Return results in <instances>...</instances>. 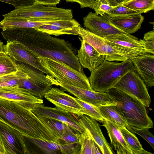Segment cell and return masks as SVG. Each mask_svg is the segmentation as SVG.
<instances>
[{
	"label": "cell",
	"mask_w": 154,
	"mask_h": 154,
	"mask_svg": "<svg viewBox=\"0 0 154 154\" xmlns=\"http://www.w3.org/2000/svg\"><path fill=\"white\" fill-rule=\"evenodd\" d=\"M1 33L6 41L19 42L37 57L52 59L78 71L84 72L76 55V49L67 41L33 28H8L2 30Z\"/></svg>",
	"instance_id": "obj_1"
},
{
	"label": "cell",
	"mask_w": 154,
	"mask_h": 154,
	"mask_svg": "<svg viewBox=\"0 0 154 154\" xmlns=\"http://www.w3.org/2000/svg\"><path fill=\"white\" fill-rule=\"evenodd\" d=\"M0 120L23 134L58 143V139L31 109L16 102L0 98Z\"/></svg>",
	"instance_id": "obj_2"
},
{
	"label": "cell",
	"mask_w": 154,
	"mask_h": 154,
	"mask_svg": "<svg viewBox=\"0 0 154 154\" xmlns=\"http://www.w3.org/2000/svg\"><path fill=\"white\" fill-rule=\"evenodd\" d=\"M106 93L116 101L128 125L138 128H153L146 107L138 99L114 87Z\"/></svg>",
	"instance_id": "obj_3"
},
{
	"label": "cell",
	"mask_w": 154,
	"mask_h": 154,
	"mask_svg": "<svg viewBox=\"0 0 154 154\" xmlns=\"http://www.w3.org/2000/svg\"><path fill=\"white\" fill-rule=\"evenodd\" d=\"M131 59L119 63L104 60L91 72L88 79L92 90L106 92L127 73L134 69Z\"/></svg>",
	"instance_id": "obj_4"
},
{
	"label": "cell",
	"mask_w": 154,
	"mask_h": 154,
	"mask_svg": "<svg viewBox=\"0 0 154 154\" xmlns=\"http://www.w3.org/2000/svg\"><path fill=\"white\" fill-rule=\"evenodd\" d=\"M4 19H17L36 21H52L72 19V10L34 3L15 8L3 14Z\"/></svg>",
	"instance_id": "obj_5"
},
{
	"label": "cell",
	"mask_w": 154,
	"mask_h": 154,
	"mask_svg": "<svg viewBox=\"0 0 154 154\" xmlns=\"http://www.w3.org/2000/svg\"><path fill=\"white\" fill-rule=\"evenodd\" d=\"M39 62L56 79L64 83L92 90L88 78L84 72H79L60 61L45 57H37Z\"/></svg>",
	"instance_id": "obj_6"
},
{
	"label": "cell",
	"mask_w": 154,
	"mask_h": 154,
	"mask_svg": "<svg viewBox=\"0 0 154 154\" xmlns=\"http://www.w3.org/2000/svg\"><path fill=\"white\" fill-rule=\"evenodd\" d=\"M14 62L17 69L26 74L18 86L26 89L36 98L42 99L53 88V85L47 75L28 64Z\"/></svg>",
	"instance_id": "obj_7"
},
{
	"label": "cell",
	"mask_w": 154,
	"mask_h": 154,
	"mask_svg": "<svg viewBox=\"0 0 154 154\" xmlns=\"http://www.w3.org/2000/svg\"><path fill=\"white\" fill-rule=\"evenodd\" d=\"M78 32L82 39L92 45L101 55H104L106 60L122 62L134 57L114 48L109 44L104 38L97 35L81 26Z\"/></svg>",
	"instance_id": "obj_8"
},
{
	"label": "cell",
	"mask_w": 154,
	"mask_h": 154,
	"mask_svg": "<svg viewBox=\"0 0 154 154\" xmlns=\"http://www.w3.org/2000/svg\"><path fill=\"white\" fill-rule=\"evenodd\" d=\"M114 87L136 98L146 107L149 106L151 100L147 87L134 69L126 74Z\"/></svg>",
	"instance_id": "obj_9"
},
{
	"label": "cell",
	"mask_w": 154,
	"mask_h": 154,
	"mask_svg": "<svg viewBox=\"0 0 154 154\" xmlns=\"http://www.w3.org/2000/svg\"><path fill=\"white\" fill-rule=\"evenodd\" d=\"M54 85L59 86L63 91L68 92L77 98L92 105L101 106L116 105V102L106 92L90 90L69 85L54 79Z\"/></svg>",
	"instance_id": "obj_10"
},
{
	"label": "cell",
	"mask_w": 154,
	"mask_h": 154,
	"mask_svg": "<svg viewBox=\"0 0 154 154\" xmlns=\"http://www.w3.org/2000/svg\"><path fill=\"white\" fill-rule=\"evenodd\" d=\"M104 38L109 44L133 57L147 54H153L146 46L143 40H139L131 34L119 33L110 35Z\"/></svg>",
	"instance_id": "obj_11"
},
{
	"label": "cell",
	"mask_w": 154,
	"mask_h": 154,
	"mask_svg": "<svg viewBox=\"0 0 154 154\" xmlns=\"http://www.w3.org/2000/svg\"><path fill=\"white\" fill-rule=\"evenodd\" d=\"M27 154H76L75 146L32 138L22 134Z\"/></svg>",
	"instance_id": "obj_12"
},
{
	"label": "cell",
	"mask_w": 154,
	"mask_h": 154,
	"mask_svg": "<svg viewBox=\"0 0 154 154\" xmlns=\"http://www.w3.org/2000/svg\"><path fill=\"white\" fill-rule=\"evenodd\" d=\"M31 111L38 117L47 118L60 121L68 125L74 130L80 134L84 133L86 129L80 124L78 119L72 113L56 107L47 106L42 103L34 105Z\"/></svg>",
	"instance_id": "obj_13"
},
{
	"label": "cell",
	"mask_w": 154,
	"mask_h": 154,
	"mask_svg": "<svg viewBox=\"0 0 154 154\" xmlns=\"http://www.w3.org/2000/svg\"><path fill=\"white\" fill-rule=\"evenodd\" d=\"M0 138L5 154H27L22 134L1 120Z\"/></svg>",
	"instance_id": "obj_14"
},
{
	"label": "cell",
	"mask_w": 154,
	"mask_h": 154,
	"mask_svg": "<svg viewBox=\"0 0 154 154\" xmlns=\"http://www.w3.org/2000/svg\"><path fill=\"white\" fill-rule=\"evenodd\" d=\"M4 52L14 61L28 64L51 76L49 72L41 65L38 57L30 51L19 42L15 41H7L4 45Z\"/></svg>",
	"instance_id": "obj_15"
},
{
	"label": "cell",
	"mask_w": 154,
	"mask_h": 154,
	"mask_svg": "<svg viewBox=\"0 0 154 154\" xmlns=\"http://www.w3.org/2000/svg\"><path fill=\"white\" fill-rule=\"evenodd\" d=\"M83 25L86 29L102 38L119 33L128 34L113 25L106 14L101 16L90 12L83 18Z\"/></svg>",
	"instance_id": "obj_16"
},
{
	"label": "cell",
	"mask_w": 154,
	"mask_h": 154,
	"mask_svg": "<svg viewBox=\"0 0 154 154\" xmlns=\"http://www.w3.org/2000/svg\"><path fill=\"white\" fill-rule=\"evenodd\" d=\"M44 97L56 107L63 111L76 115L78 117L82 115V108L75 98L57 88H52Z\"/></svg>",
	"instance_id": "obj_17"
},
{
	"label": "cell",
	"mask_w": 154,
	"mask_h": 154,
	"mask_svg": "<svg viewBox=\"0 0 154 154\" xmlns=\"http://www.w3.org/2000/svg\"><path fill=\"white\" fill-rule=\"evenodd\" d=\"M0 98L16 102L30 109L35 104L43 103V99L36 98L18 86L0 88Z\"/></svg>",
	"instance_id": "obj_18"
},
{
	"label": "cell",
	"mask_w": 154,
	"mask_h": 154,
	"mask_svg": "<svg viewBox=\"0 0 154 154\" xmlns=\"http://www.w3.org/2000/svg\"><path fill=\"white\" fill-rule=\"evenodd\" d=\"M79 118V122L88 132L93 140L98 146L102 154L115 153L105 138L97 120L85 115Z\"/></svg>",
	"instance_id": "obj_19"
},
{
	"label": "cell",
	"mask_w": 154,
	"mask_h": 154,
	"mask_svg": "<svg viewBox=\"0 0 154 154\" xmlns=\"http://www.w3.org/2000/svg\"><path fill=\"white\" fill-rule=\"evenodd\" d=\"M134 69L146 86L154 85V54H147L137 56L131 59Z\"/></svg>",
	"instance_id": "obj_20"
},
{
	"label": "cell",
	"mask_w": 154,
	"mask_h": 154,
	"mask_svg": "<svg viewBox=\"0 0 154 154\" xmlns=\"http://www.w3.org/2000/svg\"><path fill=\"white\" fill-rule=\"evenodd\" d=\"M81 46L77 55L82 66L90 71L96 69L104 60V55H101L85 40L79 38Z\"/></svg>",
	"instance_id": "obj_21"
},
{
	"label": "cell",
	"mask_w": 154,
	"mask_h": 154,
	"mask_svg": "<svg viewBox=\"0 0 154 154\" xmlns=\"http://www.w3.org/2000/svg\"><path fill=\"white\" fill-rule=\"evenodd\" d=\"M108 18L114 26L125 33L131 34L139 29L144 20L141 13L109 16Z\"/></svg>",
	"instance_id": "obj_22"
},
{
	"label": "cell",
	"mask_w": 154,
	"mask_h": 154,
	"mask_svg": "<svg viewBox=\"0 0 154 154\" xmlns=\"http://www.w3.org/2000/svg\"><path fill=\"white\" fill-rule=\"evenodd\" d=\"M80 26L77 21L72 19L55 21L51 25H43L35 29L56 36L63 35H79V29Z\"/></svg>",
	"instance_id": "obj_23"
},
{
	"label": "cell",
	"mask_w": 154,
	"mask_h": 154,
	"mask_svg": "<svg viewBox=\"0 0 154 154\" xmlns=\"http://www.w3.org/2000/svg\"><path fill=\"white\" fill-rule=\"evenodd\" d=\"M103 126L106 129L112 145L118 154H132L119 127L116 124L105 119Z\"/></svg>",
	"instance_id": "obj_24"
},
{
	"label": "cell",
	"mask_w": 154,
	"mask_h": 154,
	"mask_svg": "<svg viewBox=\"0 0 154 154\" xmlns=\"http://www.w3.org/2000/svg\"><path fill=\"white\" fill-rule=\"evenodd\" d=\"M97 107L100 113L104 119L116 124L119 127H126L128 125L116 104Z\"/></svg>",
	"instance_id": "obj_25"
},
{
	"label": "cell",
	"mask_w": 154,
	"mask_h": 154,
	"mask_svg": "<svg viewBox=\"0 0 154 154\" xmlns=\"http://www.w3.org/2000/svg\"><path fill=\"white\" fill-rule=\"evenodd\" d=\"M53 21H42L17 19H3L0 22V29L15 28H37L45 25H52Z\"/></svg>",
	"instance_id": "obj_26"
},
{
	"label": "cell",
	"mask_w": 154,
	"mask_h": 154,
	"mask_svg": "<svg viewBox=\"0 0 154 154\" xmlns=\"http://www.w3.org/2000/svg\"><path fill=\"white\" fill-rule=\"evenodd\" d=\"M38 118L58 140V143L66 134L73 129L67 124L60 121L47 118Z\"/></svg>",
	"instance_id": "obj_27"
},
{
	"label": "cell",
	"mask_w": 154,
	"mask_h": 154,
	"mask_svg": "<svg viewBox=\"0 0 154 154\" xmlns=\"http://www.w3.org/2000/svg\"><path fill=\"white\" fill-rule=\"evenodd\" d=\"M125 141L131 150L132 154H151L144 150L135 134L129 131L126 127H119Z\"/></svg>",
	"instance_id": "obj_28"
},
{
	"label": "cell",
	"mask_w": 154,
	"mask_h": 154,
	"mask_svg": "<svg viewBox=\"0 0 154 154\" xmlns=\"http://www.w3.org/2000/svg\"><path fill=\"white\" fill-rule=\"evenodd\" d=\"M123 5L140 13H147L154 9V0H128Z\"/></svg>",
	"instance_id": "obj_29"
},
{
	"label": "cell",
	"mask_w": 154,
	"mask_h": 154,
	"mask_svg": "<svg viewBox=\"0 0 154 154\" xmlns=\"http://www.w3.org/2000/svg\"><path fill=\"white\" fill-rule=\"evenodd\" d=\"M17 69V71L15 73L0 76V88L19 85L21 79L26 74Z\"/></svg>",
	"instance_id": "obj_30"
},
{
	"label": "cell",
	"mask_w": 154,
	"mask_h": 154,
	"mask_svg": "<svg viewBox=\"0 0 154 154\" xmlns=\"http://www.w3.org/2000/svg\"><path fill=\"white\" fill-rule=\"evenodd\" d=\"M14 61L4 51L0 53V76L17 72Z\"/></svg>",
	"instance_id": "obj_31"
},
{
	"label": "cell",
	"mask_w": 154,
	"mask_h": 154,
	"mask_svg": "<svg viewBox=\"0 0 154 154\" xmlns=\"http://www.w3.org/2000/svg\"><path fill=\"white\" fill-rule=\"evenodd\" d=\"M75 99L82 108V115L88 116L100 122L105 119L100 113L97 107L85 103L77 98Z\"/></svg>",
	"instance_id": "obj_32"
},
{
	"label": "cell",
	"mask_w": 154,
	"mask_h": 154,
	"mask_svg": "<svg viewBox=\"0 0 154 154\" xmlns=\"http://www.w3.org/2000/svg\"><path fill=\"white\" fill-rule=\"evenodd\" d=\"M79 142L81 147L79 154H93L95 142L87 130L80 134Z\"/></svg>",
	"instance_id": "obj_33"
},
{
	"label": "cell",
	"mask_w": 154,
	"mask_h": 154,
	"mask_svg": "<svg viewBox=\"0 0 154 154\" xmlns=\"http://www.w3.org/2000/svg\"><path fill=\"white\" fill-rule=\"evenodd\" d=\"M126 128L130 131L137 134L142 137L154 149V137L153 135L149 131L148 128H138L128 125Z\"/></svg>",
	"instance_id": "obj_34"
},
{
	"label": "cell",
	"mask_w": 154,
	"mask_h": 154,
	"mask_svg": "<svg viewBox=\"0 0 154 154\" xmlns=\"http://www.w3.org/2000/svg\"><path fill=\"white\" fill-rule=\"evenodd\" d=\"M137 13H140L121 4L113 7L106 14L109 16H115Z\"/></svg>",
	"instance_id": "obj_35"
},
{
	"label": "cell",
	"mask_w": 154,
	"mask_h": 154,
	"mask_svg": "<svg viewBox=\"0 0 154 154\" xmlns=\"http://www.w3.org/2000/svg\"><path fill=\"white\" fill-rule=\"evenodd\" d=\"M113 7L105 0H95L93 9L97 14L103 16L106 14Z\"/></svg>",
	"instance_id": "obj_36"
},
{
	"label": "cell",
	"mask_w": 154,
	"mask_h": 154,
	"mask_svg": "<svg viewBox=\"0 0 154 154\" xmlns=\"http://www.w3.org/2000/svg\"><path fill=\"white\" fill-rule=\"evenodd\" d=\"M147 48L154 54V30L149 31L144 35L143 39Z\"/></svg>",
	"instance_id": "obj_37"
},
{
	"label": "cell",
	"mask_w": 154,
	"mask_h": 154,
	"mask_svg": "<svg viewBox=\"0 0 154 154\" xmlns=\"http://www.w3.org/2000/svg\"><path fill=\"white\" fill-rule=\"evenodd\" d=\"M0 1L13 5L15 8L33 4V0H0Z\"/></svg>",
	"instance_id": "obj_38"
},
{
	"label": "cell",
	"mask_w": 154,
	"mask_h": 154,
	"mask_svg": "<svg viewBox=\"0 0 154 154\" xmlns=\"http://www.w3.org/2000/svg\"><path fill=\"white\" fill-rule=\"evenodd\" d=\"M67 2L78 3L81 8H89L93 9L95 0H65Z\"/></svg>",
	"instance_id": "obj_39"
},
{
	"label": "cell",
	"mask_w": 154,
	"mask_h": 154,
	"mask_svg": "<svg viewBox=\"0 0 154 154\" xmlns=\"http://www.w3.org/2000/svg\"><path fill=\"white\" fill-rule=\"evenodd\" d=\"M34 3L48 6L56 5L59 3L60 0H33Z\"/></svg>",
	"instance_id": "obj_40"
},
{
	"label": "cell",
	"mask_w": 154,
	"mask_h": 154,
	"mask_svg": "<svg viewBox=\"0 0 154 154\" xmlns=\"http://www.w3.org/2000/svg\"><path fill=\"white\" fill-rule=\"evenodd\" d=\"M112 6L115 7L119 5L123 4L128 0H105Z\"/></svg>",
	"instance_id": "obj_41"
},
{
	"label": "cell",
	"mask_w": 154,
	"mask_h": 154,
	"mask_svg": "<svg viewBox=\"0 0 154 154\" xmlns=\"http://www.w3.org/2000/svg\"><path fill=\"white\" fill-rule=\"evenodd\" d=\"M0 154H5V151L0 138Z\"/></svg>",
	"instance_id": "obj_42"
},
{
	"label": "cell",
	"mask_w": 154,
	"mask_h": 154,
	"mask_svg": "<svg viewBox=\"0 0 154 154\" xmlns=\"http://www.w3.org/2000/svg\"><path fill=\"white\" fill-rule=\"evenodd\" d=\"M4 44L0 40V53L4 51Z\"/></svg>",
	"instance_id": "obj_43"
}]
</instances>
